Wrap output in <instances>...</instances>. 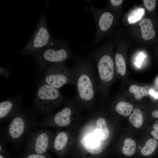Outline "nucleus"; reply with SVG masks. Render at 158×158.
Returning <instances> with one entry per match:
<instances>
[{
  "mask_svg": "<svg viewBox=\"0 0 158 158\" xmlns=\"http://www.w3.org/2000/svg\"><path fill=\"white\" fill-rule=\"evenodd\" d=\"M68 141V137L67 133L64 131L58 133L55 136L53 142L52 148L55 152L60 156L65 149Z\"/></svg>",
  "mask_w": 158,
  "mask_h": 158,
  "instance_id": "f8f14e48",
  "label": "nucleus"
},
{
  "mask_svg": "<svg viewBox=\"0 0 158 158\" xmlns=\"http://www.w3.org/2000/svg\"><path fill=\"white\" fill-rule=\"evenodd\" d=\"M129 90L130 93L134 94L135 98L137 100H140L148 94V92L145 87L135 85H131Z\"/></svg>",
  "mask_w": 158,
  "mask_h": 158,
  "instance_id": "f3484780",
  "label": "nucleus"
},
{
  "mask_svg": "<svg viewBox=\"0 0 158 158\" xmlns=\"http://www.w3.org/2000/svg\"><path fill=\"white\" fill-rule=\"evenodd\" d=\"M129 120L134 127L137 128L140 127L143 122L142 114L141 111L138 108H135L133 113L130 114Z\"/></svg>",
  "mask_w": 158,
  "mask_h": 158,
  "instance_id": "2eb2a0df",
  "label": "nucleus"
},
{
  "mask_svg": "<svg viewBox=\"0 0 158 158\" xmlns=\"http://www.w3.org/2000/svg\"><path fill=\"white\" fill-rule=\"evenodd\" d=\"M145 6L149 11H152L155 8L156 5L155 0H143Z\"/></svg>",
  "mask_w": 158,
  "mask_h": 158,
  "instance_id": "5701e85b",
  "label": "nucleus"
},
{
  "mask_svg": "<svg viewBox=\"0 0 158 158\" xmlns=\"http://www.w3.org/2000/svg\"><path fill=\"white\" fill-rule=\"evenodd\" d=\"M53 40L47 27L44 13L40 16L33 34L20 54L24 56H32L47 47Z\"/></svg>",
  "mask_w": 158,
  "mask_h": 158,
  "instance_id": "423d86ee",
  "label": "nucleus"
},
{
  "mask_svg": "<svg viewBox=\"0 0 158 158\" xmlns=\"http://www.w3.org/2000/svg\"><path fill=\"white\" fill-rule=\"evenodd\" d=\"M32 56L37 69L41 72L54 64L73 60L75 56L66 42L54 39Z\"/></svg>",
  "mask_w": 158,
  "mask_h": 158,
  "instance_id": "7ed1b4c3",
  "label": "nucleus"
},
{
  "mask_svg": "<svg viewBox=\"0 0 158 158\" xmlns=\"http://www.w3.org/2000/svg\"><path fill=\"white\" fill-rule=\"evenodd\" d=\"M51 135L46 128L32 131L26 140L25 151L40 154H48L51 145Z\"/></svg>",
  "mask_w": 158,
  "mask_h": 158,
  "instance_id": "0eeeda50",
  "label": "nucleus"
},
{
  "mask_svg": "<svg viewBox=\"0 0 158 158\" xmlns=\"http://www.w3.org/2000/svg\"><path fill=\"white\" fill-rule=\"evenodd\" d=\"M150 94L154 97L157 99L158 98V93L154 91L153 90H151L149 91Z\"/></svg>",
  "mask_w": 158,
  "mask_h": 158,
  "instance_id": "cd10ccee",
  "label": "nucleus"
},
{
  "mask_svg": "<svg viewBox=\"0 0 158 158\" xmlns=\"http://www.w3.org/2000/svg\"><path fill=\"white\" fill-rule=\"evenodd\" d=\"M73 60L75 98L83 103L91 102L95 99L99 89L92 60L89 56H78Z\"/></svg>",
  "mask_w": 158,
  "mask_h": 158,
  "instance_id": "f257e3e1",
  "label": "nucleus"
},
{
  "mask_svg": "<svg viewBox=\"0 0 158 158\" xmlns=\"http://www.w3.org/2000/svg\"><path fill=\"white\" fill-rule=\"evenodd\" d=\"M152 115L153 117L155 118H158V110H154L152 113Z\"/></svg>",
  "mask_w": 158,
  "mask_h": 158,
  "instance_id": "c756f323",
  "label": "nucleus"
},
{
  "mask_svg": "<svg viewBox=\"0 0 158 158\" xmlns=\"http://www.w3.org/2000/svg\"><path fill=\"white\" fill-rule=\"evenodd\" d=\"M66 99L59 89L38 80L32 108L36 112L45 116Z\"/></svg>",
  "mask_w": 158,
  "mask_h": 158,
  "instance_id": "20e7f679",
  "label": "nucleus"
},
{
  "mask_svg": "<svg viewBox=\"0 0 158 158\" xmlns=\"http://www.w3.org/2000/svg\"><path fill=\"white\" fill-rule=\"evenodd\" d=\"M0 158H10L6 150L0 152Z\"/></svg>",
  "mask_w": 158,
  "mask_h": 158,
  "instance_id": "bb28decb",
  "label": "nucleus"
},
{
  "mask_svg": "<svg viewBox=\"0 0 158 158\" xmlns=\"http://www.w3.org/2000/svg\"><path fill=\"white\" fill-rule=\"evenodd\" d=\"M38 123L32 112L22 107L9 120L1 133L7 141L18 144L27 137Z\"/></svg>",
  "mask_w": 158,
  "mask_h": 158,
  "instance_id": "f03ea898",
  "label": "nucleus"
},
{
  "mask_svg": "<svg viewBox=\"0 0 158 158\" xmlns=\"http://www.w3.org/2000/svg\"><path fill=\"white\" fill-rule=\"evenodd\" d=\"M151 134L156 139L158 140V131L156 130H153L152 131Z\"/></svg>",
  "mask_w": 158,
  "mask_h": 158,
  "instance_id": "c85d7f7f",
  "label": "nucleus"
},
{
  "mask_svg": "<svg viewBox=\"0 0 158 158\" xmlns=\"http://www.w3.org/2000/svg\"><path fill=\"white\" fill-rule=\"evenodd\" d=\"M157 142L156 140L153 138L148 140L145 145L141 149V152L144 156H148L152 154L155 150Z\"/></svg>",
  "mask_w": 158,
  "mask_h": 158,
  "instance_id": "aec40b11",
  "label": "nucleus"
},
{
  "mask_svg": "<svg viewBox=\"0 0 158 158\" xmlns=\"http://www.w3.org/2000/svg\"><path fill=\"white\" fill-rule=\"evenodd\" d=\"M88 56L93 61L96 66L99 79L102 87L104 83L111 81L114 76V64L110 55L103 54L100 49H97L91 52Z\"/></svg>",
  "mask_w": 158,
  "mask_h": 158,
  "instance_id": "6e6552de",
  "label": "nucleus"
},
{
  "mask_svg": "<svg viewBox=\"0 0 158 158\" xmlns=\"http://www.w3.org/2000/svg\"><path fill=\"white\" fill-rule=\"evenodd\" d=\"M153 128L155 130L158 131V123L154 124L153 126Z\"/></svg>",
  "mask_w": 158,
  "mask_h": 158,
  "instance_id": "7c9ffc66",
  "label": "nucleus"
},
{
  "mask_svg": "<svg viewBox=\"0 0 158 158\" xmlns=\"http://www.w3.org/2000/svg\"><path fill=\"white\" fill-rule=\"evenodd\" d=\"M122 0H110V3L111 5L114 6H117L120 5L122 2Z\"/></svg>",
  "mask_w": 158,
  "mask_h": 158,
  "instance_id": "a878e982",
  "label": "nucleus"
},
{
  "mask_svg": "<svg viewBox=\"0 0 158 158\" xmlns=\"http://www.w3.org/2000/svg\"><path fill=\"white\" fill-rule=\"evenodd\" d=\"M115 63L118 73L122 76L125 75L126 71V66L125 60L123 56L117 53L115 57Z\"/></svg>",
  "mask_w": 158,
  "mask_h": 158,
  "instance_id": "a211bd4d",
  "label": "nucleus"
},
{
  "mask_svg": "<svg viewBox=\"0 0 158 158\" xmlns=\"http://www.w3.org/2000/svg\"><path fill=\"white\" fill-rule=\"evenodd\" d=\"M0 75H3L6 78L9 77L10 73L8 69L1 67L0 68Z\"/></svg>",
  "mask_w": 158,
  "mask_h": 158,
  "instance_id": "b1692460",
  "label": "nucleus"
},
{
  "mask_svg": "<svg viewBox=\"0 0 158 158\" xmlns=\"http://www.w3.org/2000/svg\"><path fill=\"white\" fill-rule=\"evenodd\" d=\"M136 143L135 141L130 138L126 139L122 148L123 154L128 156L133 155L135 152Z\"/></svg>",
  "mask_w": 158,
  "mask_h": 158,
  "instance_id": "dca6fc26",
  "label": "nucleus"
},
{
  "mask_svg": "<svg viewBox=\"0 0 158 158\" xmlns=\"http://www.w3.org/2000/svg\"><path fill=\"white\" fill-rule=\"evenodd\" d=\"M85 10L90 11L94 19L97 28L96 33L92 42L85 48L94 47L98 43L104 32H107L112 26L114 18L111 13L108 11L102 12L92 4H90L85 8Z\"/></svg>",
  "mask_w": 158,
  "mask_h": 158,
  "instance_id": "1a4fd4ad",
  "label": "nucleus"
},
{
  "mask_svg": "<svg viewBox=\"0 0 158 158\" xmlns=\"http://www.w3.org/2000/svg\"><path fill=\"white\" fill-rule=\"evenodd\" d=\"M143 38L148 40L153 38L155 32L153 29L152 23L150 20L145 18L141 20L139 23Z\"/></svg>",
  "mask_w": 158,
  "mask_h": 158,
  "instance_id": "ddd939ff",
  "label": "nucleus"
},
{
  "mask_svg": "<svg viewBox=\"0 0 158 158\" xmlns=\"http://www.w3.org/2000/svg\"><path fill=\"white\" fill-rule=\"evenodd\" d=\"M18 158H51L48 153L40 154L29 152L25 151L21 152L19 155Z\"/></svg>",
  "mask_w": 158,
  "mask_h": 158,
  "instance_id": "4be33fe9",
  "label": "nucleus"
},
{
  "mask_svg": "<svg viewBox=\"0 0 158 158\" xmlns=\"http://www.w3.org/2000/svg\"><path fill=\"white\" fill-rule=\"evenodd\" d=\"M22 95L8 98L0 103V123L9 120L22 107Z\"/></svg>",
  "mask_w": 158,
  "mask_h": 158,
  "instance_id": "9d476101",
  "label": "nucleus"
},
{
  "mask_svg": "<svg viewBox=\"0 0 158 158\" xmlns=\"http://www.w3.org/2000/svg\"><path fill=\"white\" fill-rule=\"evenodd\" d=\"M106 120L103 118H99L97 120L94 134L100 140H106L109 137V132L106 127Z\"/></svg>",
  "mask_w": 158,
  "mask_h": 158,
  "instance_id": "4468645a",
  "label": "nucleus"
},
{
  "mask_svg": "<svg viewBox=\"0 0 158 158\" xmlns=\"http://www.w3.org/2000/svg\"><path fill=\"white\" fill-rule=\"evenodd\" d=\"M145 56L144 54L141 53L139 55L137 58V60L136 61L135 64L136 66L138 67H140L143 61L144 58Z\"/></svg>",
  "mask_w": 158,
  "mask_h": 158,
  "instance_id": "393cba45",
  "label": "nucleus"
},
{
  "mask_svg": "<svg viewBox=\"0 0 158 158\" xmlns=\"http://www.w3.org/2000/svg\"><path fill=\"white\" fill-rule=\"evenodd\" d=\"M155 84L156 86L158 88V78H157L155 81Z\"/></svg>",
  "mask_w": 158,
  "mask_h": 158,
  "instance_id": "2f4dec72",
  "label": "nucleus"
},
{
  "mask_svg": "<svg viewBox=\"0 0 158 158\" xmlns=\"http://www.w3.org/2000/svg\"><path fill=\"white\" fill-rule=\"evenodd\" d=\"M38 80L59 89L69 85H74L75 73L72 68L67 67L65 63L52 65L41 71Z\"/></svg>",
  "mask_w": 158,
  "mask_h": 158,
  "instance_id": "39448f33",
  "label": "nucleus"
},
{
  "mask_svg": "<svg viewBox=\"0 0 158 158\" xmlns=\"http://www.w3.org/2000/svg\"><path fill=\"white\" fill-rule=\"evenodd\" d=\"M145 13L143 8H138L133 11L129 15L128 20L129 24L136 23L142 18Z\"/></svg>",
  "mask_w": 158,
  "mask_h": 158,
  "instance_id": "412c9836",
  "label": "nucleus"
},
{
  "mask_svg": "<svg viewBox=\"0 0 158 158\" xmlns=\"http://www.w3.org/2000/svg\"><path fill=\"white\" fill-rule=\"evenodd\" d=\"M100 140L94 135H89L82 138L80 143L88 153L96 155L100 154L102 151L103 148Z\"/></svg>",
  "mask_w": 158,
  "mask_h": 158,
  "instance_id": "9b49d317",
  "label": "nucleus"
},
{
  "mask_svg": "<svg viewBox=\"0 0 158 158\" xmlns=\"http://www.w3.org/2000/svg\"><path fill=\"white\" fill-rule=\"evenodd\" d=\"M133 108V106L130 104L121 102L118 103L116 105L115 110L119 114L127 116L130 114Z\"/></svg>",
  "mask_w": 158,
  "mask_h": 158,
  "instance_id": "6ab92c4d",
  "label": "nucleus"
}]
</instances>
